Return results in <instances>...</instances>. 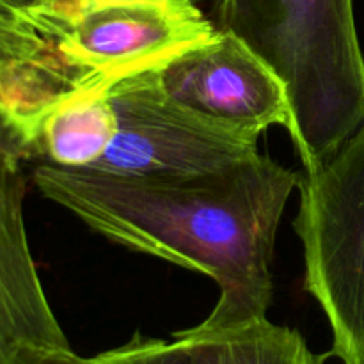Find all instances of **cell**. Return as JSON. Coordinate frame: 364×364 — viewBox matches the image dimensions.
Returning a JSON list of instances; mask_svg holds the SVG:
<instances>
[{
    "label": "cell",
    "instance_id": "obj_2",
    "mask_svg": "<svg viewBox=\"0 0 364 364\" xmlns=\"http://www.w3.org/2000/svg\"><path fill=\"white\" fill-rule=\"evenodd\" d=\"M217 20L283 82L288 134L306 173L318 169L364 121L354 0H217Z\"/></svg>",
    "mask_w": 364,
    "mask_h": 364
},
{
    "label": "cell",
    "instance_id": "obj_1",
    "mask_svg": "<svg viewBox=\"0 0 364 364\" xmlns=\"http://www.w3.org/2000/svg\"><path fill=\"white\" fill-rule=\"evenodd\" d=\"M38 191L114 244L201 272L220 297L203 329L269 318L272 252L301 174L270 156L194 178H130L39 162Z\"/></svg>",
    "mask_w": 364,
    "mask_h": 364
},
{
    "label": "cell",
    "instance_id": "obj_10",
    "mask_svg": "<svg viewBox=\"0 0 364 364\" xmlns=\"http://www.w3.org/2000/svg\"><path fill=\"white\" fill-rule=\"evenodd\" d=\"M187 347L192 364H323L327 354H313L299 331L269 318L228 329L196 326L174 333Z\"/></svg>",
    "mask_w": 364,
    "mask_h": 364
},
{
    "label": "cell",
    "instance_id": "obj_12",
    "mask_svg": "<svg viewBox=\"0 0 364 364\" xmlns=\"http://www.w3.org/2000/svg\"><path fill=\"white\" fill-rule=\"evenodd\" d=\"M52 2H59V0H21V4H23L27 9H36V7L45 6V4H52Z\"/></svg>",
    "mask_w": 364,
    "mask_h": 364
},
{
    "label": "cell",
    "instance_id": "obj_13",
    "mask_svg": "<svg viewBox=\"0 0 364 364\" xmlns=\"http://www.w3.org/2000/svg\"><path fill=\"white\" fill-rule=\"evenodd\" d=\"M77 364H87V358H84L80 363H77Z\"/></svg>",
    "mask_w": 364,
    "mask_h": 364
},
{
    "label": "cell",
    "instance_id": "obj_7",
    "mask_svg": "<svg viewBox=\"0 0 364 364\" xmlns=\"http://www.w3.org/2000/svg\"><path fill=\"white\" fill-rule=\"evenodd\" d=\"M159 78L178 105L237 134L258 139L270 127H291L283 82L228 31L217 28L210 39L164 60Z\"/></svg>",
    "mask_w": 364,
    "mask_h": 364
},
{
    "label": "cell",
    "instance_id": "obj_9",
    "mask_svg": "<svg viewBox=\"0 0 364 364\" xmlns=\"http://www.w3.org/2000/svg\"><path fill=\"white\" fill-rule=\"evenodd\" d=\"M78 78L34 11L20 0H0V84L18 112L36 116Z\"/></svg>",
    "mask_w": 364,
    "mask_h": 364
},
{
    "label": "cell",
    "instance_id": "obj_11",
    "mask_svg": "<svg viewBox=\"0 0 364 364\" xmlns=\"http://www.w3.org/2000/svg\"><path fill=\"white\" fill-rule=\"evenodd\" d=\"M87 364H192V359L187 347L176 338L166 341L135 333L121 347L87 358Z\"/></svg>",
    "mask_w": 364,
    "mask_h": 364
},
{
    "label": "cell",
    "instance_id": "obj_6",
    "mask_svg": "<svg viewBox=\"0 0 364 364\" xmlns=\"http://www.w3.org/2000/svg\"><path fill=\"white\" fill-rule=\"evenodd\" d=\"M32 160L20 116L0 84V364H77L32 258L25 226V164Z\"/></svg>",
    "mask_w": 364,
    "mask_h": 364
},
{
    "label": "cell",
    "instance_id": "obj_8",
    "mask_svg": "<svg viewBox=\"0 0 364 364\" xmlns=\"http://www.w3.org/2000/svg\"><path fill=\"white\" fill-rule=\"evenodd\" d=\"M116 78L84 73L50 102L28 128L32 160L66 169H91L116 130L110 87Z\"/></svg>",
    "mask_w": 364,
    "mask_h": 364
},
{
    "label": "cell",
    "instance_id": "obj_3",
    "mask_svg": "<svg viewBox=\"0 0 364 364\" xmlns=\"http://www.w3.org/2000/svg\"><path fill=\"white\" fill-rule=\"evenodd\" d=\"M299 191L304 288L333 331L331 355L364 364V121L318 169L301 174Z\"/></svg>",
    "mask_w": 364,
    "mask_h": 364
},
{
    "label": "cell",
    "instance_id": "obj_5",
    "mask_svg": "<svg viewBox=\"0 0 364 364\" xmlns=\"http://www.w3.org/2000/svg\"><path fill=\"white\" fill-rule=\"evenodd\" d=\"M34 14L71 70L112 78L162 64L217 32L194 0H59Z\"/></svg>",
    "mask_w": 364,
    "mask_h": 364
},
{
    "label": "cell",
    "instance_id": "obj_4",
    "mask_svg": "<svg viewBox=\"0 0 364 364\" xmlns=\"http://www.w3.org/2000/svg\"><path fill=\"white\" fill-rule=\"evenodd\" d=\"M159 66L116 78L110 87L116 130L89 171L130 178H194L258 159V139L178 105L160 84Z\"/></svg>",
    "mask_w": 364,
    "mask_h": 364
}]
</instances>
